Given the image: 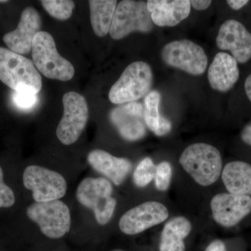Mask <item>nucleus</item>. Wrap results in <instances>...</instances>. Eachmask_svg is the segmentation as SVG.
I'll use <instances>...</instances> for the list:
<instances>
[{
	"mask_svg": "<svg viewBox=\"0 0 251 251\" xmlns=\"http://www.w3.org/2000/svg\"><path fill=\"white\" fill-rule=\"evenodd\" d=\"M0 80L14 92L37 94L42 78L30 59L0 47Z\"/></svg>",
	"mask_w": 251,
	"mask_h": 251,
	"instance_id": "obj_1",
	"label": "nucleus"
},
{
	"mask_svg": "<svg viewBox=\"0 0 251 251\" xmlns=\"http://www.w3.org/2000/svg\"><path fill=\"white\" fill-rule=\"evenodd\" d=\"M179 163L198 184L209 186L219 179L223 161L218 149L206 143L190 145L181 153Z\"/></svg>",
	"mask_w": 251,
	"mask_h": 251,
	"instance_id": "obj_2",
	"label": "nucleus"
},
{
	"mask_svg": "<svg viewBox=\"0 0 251 251\" xmlns=\"http://www.w3.org/2000/svg\"><path fill=\"white\" fill-rule=\"evenodd\" d=\"M31 52L34 66L44 76L60 81H69L74 77V66L59 54L53 37L47 31L36 34Z\"/></svg>",
	"mask_w": 251,
	"mask_h": 251,
	"instance_id": "obj_3",
	"label": "nucleus"
},
{
	"mask_svg": "<svg viewBox=\"0 0 251 251\" xmlns=\"http://www.w3.org/2000/svg\"><path fill=\"white\" fill-rule=\"evenodd\" d=\"M152 82V70L148 63L140 61L131 63L112 86L109 99L118 105L136 102L148 95Z\"/></svg>",
	"mask_w": 251,
	"mask_h": 251,
	"instance_id": "obj_4",
	"label": "nucleus"
},
{
	"mask_svg": "<svg viewBox=\"0 0 251 251\" xmlns=\"http://www.w3.org/2000/svg\"><path fill=\"white\" fill-rule=\"evenodd\" d=\"M111 183L103 177H87L77 187L76 198L82 205L93 211L97 222L102 226L111 220L117 201L112 197Z\"/></svg>",
	"mask_w": 251,
	"mask_h": 251,
	"instance_id": "obj_5",
	"label": "nucleus"
},
{
	"mask_svg": "<svg viewBox=\"0 0 251 251\" xmlns=\"http://www.w3.org/2000/svg\"><path fill=\"white\" fill-rule=\"evenodd\" d=\"M153 25L147 1L124 0L117 5L109 33L112 39L120 40L135 31L150 32Z\"/></svg>",
	"mask_w": 251,
	"mask_h": 251,
	"instance_id": "obj_6",
	"label": "nucleus"
},
{
	"mask_svg": "<svg viewBox=\"0 0 251 251\" xmlns=\"http://www.w3.org/2000/svg\"><path fill=\"white\" fill-rule=\"evenodd\" d=\"M27 215L39 226L41 232L50 239H59L70 230V210L59 200L32 203L27 207Z\"/></svg>",
	"mask_w": 251,
	"mask_h": 251,
	"instance_id": "obj_7",
	"label": "nucleus"
},
{
	"mask_svg": "<svg viewBox=\"0 0 251 251\" xmlns=\"http://www.w3.org/2000/svg\"><path fill=\"white\" fill-rule=\"evenodd\" d=\"M64 113L59 122L56 135L65 145L77 141L85 129L89 118V108L83 96L75 92L64 94L62 98Z\"/></svg>",
	"mask_w": 251,
	"mask_h": 251,
	"instance_id": "obj_8",
	"label": "nucleus"
},
{
	"mask_svg": "<svg viewBox=\"0 0 251 251\" xmlns=\"http://www.w3.org/2000/svg\"><path fill=\"white\" fill-rule=\"evenodd\" d=\"M161 58L169 67L193 75H202L207 67V56L204 49L186 39L166 44L162 49Z\"/></svg>",
	"mask_w": 251,
	"mask_h": 251,
	"instance_id": "obj_9",
	"label": "nucleus"
},
{
	"mask_svg": "<svg viewBox=\"0 0 251 251\" xmlns=\"http://www.w3.org/2000/svg\"><path fill=\"white\" fill-rule=\"evenodd\" d=\"M23 184L32 192L36 202L57 201L67 193V184L64 176L44 167H27L23 173Z\"/></svg>",
	"mask_w": 251,
	"mask_h": 251,
	"instance_id": "obj_10",
	"label": "nucleus"
},
{
	"mask_svg": "<svg viewBox=\"0 0 251 251\" xmlns=\"http://www.w3.org/2000/svg\"><path fill=\"white\" fill-rule=\"evenodd\" d=\"M168 215L164 204L154 201L147 202L127 211L120 219L119 227L123 233L135 235L164 222Z\"/></svg>",
	"mask_w": 251,
	"mask_h": 251,
	"instance_id": "obj_11",
	"label": "nucleus"
},
{
	"mask_svg": "<svg viewBox=\"0 0 251 251\" xmlns=\"http://www.w3.org/2000/svg\"><path fill=\"white\" fill-rule=\"evenodd\" d=\"M216 46L222 50L230 51L239 64H245L251 59V33L236 20L223 23L216 37Z\"/></svg>",
	"mask_w": 251,
	"mask_h": 251,
	"instance_id": "obj_12",
	"label": "nucleus"
},
{
	"mask_svg": "<svg viewBox=\"0 0 251 251\" xmlns=\"http://www.w3.org/2000/svg\"><path fill=\"white\" fill-rule=\"evenodd\" d=\"M213 218L226 227H233L251 212V197L232 193H219L211 201Z\"/></svg>",
	"mask_w": 251,
	"mask_h": 251,
	"instance_id": "obj_13",
	"label": "nucleus"
},
{
	"mask_svg": "<svg viewBox=\"0 0 251 251\" xmlns=\"http://www.w3.org/2000/svg\"><path fill=\"white\" fill-rule=\"evenodd\" d=\"M110 121L122 138L128 141H137L147 133L144 120V108L138 102L122 104L112 110Z\"/></svg>",
	"mask_w": 251,
	"mask_h": 251,
	"instance_id": "obj_14",
	"label": "nucleus"
},
{
	"mask_svg": "<svg viewBox=\"0 0 251 251\" xmlns=\"http://www.w3.org/2000/svg\"><path fill=\"white\" fill-rule=\"evenodd\" d=\"M41 18L34 8H25L21 14L17 28L5 34L3 40L10 50L21 55L27 54L32 50L33 40L40 32Z\"/></svg>",
	"mask_w": 251,
	"mask_h": 251,
	"instance_id": "obj_15",
	"label": "nucleus"
},
{
	"mask_svg": "<svg viewBox=\"0 0 251 251\" xmlns=\"http://www.w3.org/2000/svg\"><path fill=\"white\" fill-rule=\"evenodd\" d=\"M147 6L153 24L158 27H175L191 13L189 0H149Z\"/></svg>",
	"mask_w": 251,
	"mask_h": 251,
	"instance_id": "obj_16",
	"label": "nucleus"
},
{
	"mask_svg": "<svg viewBox=\"0 0 251 251\" xmlns=\"http://www.w3.org/2000/svg\"><path fill=\"white\" fill-rule=\"evenodd\" d=\"M239 67L231 54L221 52L216 54L208 70V80L213 90L228 92L239 78Z\"/></svg>",
	"mask_w": 251,
	"mask_h": 251,
	"instance_id": "obj_17",
	"label": "nucleus"
},
{
	"mask_svg": "<svg viewBox=\"0 0 251 251\" xmlns=\"http://www.w3.org/2000/svg\"><path fill=\"white\" fill-rule=\"evenodd\" d=\"M87 161L95 171L111 180L116 186L122 184L132 168L129 160L112 156L101 150L89 153Z\"/></svg>",
	"mask_w": 251,
	"mask_h": 251,
	"instance_id": "obj_18",
	"label": "nucleus"
},
{
	"mask_svg": "<svg viewBox=\"0 0 251 251\" xmlns=\"http://www.w3.org/2000/svg\"><path fill=\"white\" fill-rule=\"evenodd\" d=\"M222 180L229 193L251 196V165L243 161L227 163L222 171Z\"/></svg>",
	"mask_w": 251,
	"mask_h": 251,
	"instance_id": "obj_19",
	"label": "nucleus"
},
{
	"mask_svg": "<svg viewBox=\"0 0 251 251\" xmlns=\"http://www.w3.org/2000/svg\"><path fill=\"white\" fill-rule=\"evenodd\" d=\"M192 226L184 216L173 218L162 230L160 251H185L184 239L191 233Z\"/></svg>",
	"mask_w": 251,
	"mask_h": 251,
	"instance_id": "obj_20",
	"label": "nucleus"
},
{
	"mask_svg": "<svg viewBox=\"0 0 251 251\" xmlns=\"http://www.w3.org/2000/svg\"><path fill=\"white\" fill-rule=\"evenodd\" d=\"M117 5L115 0L89 1L91 23L96 35L103 37L110 32Z\"/></svg>",
	"mask_w": 251,
	"mask_h": 251,
	"instance_id": "obj_21",
	"label": "nucleus"
},
{
	"mask_svg": "<svg viewBox=\"0 0 251 251\" xmlns=\"http://www.w3.org/2000/svg\"><path fill=\"white\" fill-rule=\"evenodd\" d=\"M161 96L157 91L148 93L145 99L144 120L146 126L157 136L168 134L172 129V124L159 114Z\"/></svg>",
	"mask_w": 251,
	"mask_h": 251,
	"instance_id": "obj_22",
	"label": "nucleus"
},
{
	"mask_svg": "<svg viewBox=\"0 0 251 251\" xmlns=\"http://www.w3.org/2000/svg\"><path fill=\"white\" fill-rule=\"evenodd\" d=\"M41 3L50 16L59 21L70 18L75 8L74 1L70 0H42Z\"/></svg>",
	"mask_w": 251,
	"mask_h": 251,
	"instance_id": "obj_23",
	"label": "nucleus"
},
{
	"mask_svg": "<svg viewBox=\"0 0 251 251\" xmlns=\"http://www.w3.org/2000/svg\"><path fill=\"white\" fill-rule=\"evenodd\" d=\"M156 166L150 158H145L140 162L133 173V181L138 187L148 186L155 177Z\"/></svg>",
	"mask_w": 251,
	"mask_h": 251,
	"instance_id": "obj_24",
	"label": "nucleus"
},
{
	"mask_svg": "<svg viewBox=\"0 0 251 251\" xmlns=\"http://www.w3.org/2000/svg\"><path fill=\"white\" fill-rule=\"evenodd\" d=\"M173 169L171 165L167 161L160 163L156 166L155 175V185L157 189L161 191H166L171 185Z\"/></svg>",
	"mask_w": 251,
	"mask_h": 251,
	"instance_id": "obj_25",
	"label": "nucleus"
},
{
	"mask_svg": "<svg viewBox=\"0 0 251 251\" xmlns=\"http://www.w3.org/2000/svg\"><path fill=\"white\" fill-rule=\"evenodd\" d=\"M12 100L15 106L23 111L31 110L38 102L36 94L29 92H15Z\"/></svg>",
	"mask_w": 251,
	"mask_h": 251,
	"instance_id": "obj_26",
	"label": "nucleus"
},
{
	"mask_svg": "<svg viewBox=\"0 0 251 251\" xmlns=\"http://www.w3.org/2000/svg\"><path fill=\"white\" fill-rule=\"evenodd\" d=\"M16 202L14 193L11 188L5 184L2 169L0 167V208H9Z\"/></svg>",
	"mask_w": 251,
	"mask_h": 251,
	"instance_id": "obj_27",
	"label": "nucleus"
},
{
	"mask_svg": "<svg viewBox=\"0 0 251 251\" xmlns=\"http://www.w3.org/2000/svg\"><path fill=\"white\" fill-rule=\"evenodd\" d=\"M191 6L198 11H204L209 8L211 4L210 0H192L190 1Z\"/></svg>",
	"mask_w": 251,
	"mask_h": 251,
	"instance_id": "obj_28",
	"label": "nucleus"
},
{
	"mask_svg": "<svg viewBox=\"0 0 251 251\" xmlns=\"http://www.w3.org/2000/svg\"><path fill=\"white\" fill-rule=\"evenodd\" d=\"M241 138L244 143L251 146V123L244 127L241 133Z\"/></svg>",
	"mask_w": 251,
	"mask_h": 251,
	"instance_id": "obj_29",
	"label": "nucleus"
},
{
	"mask_svg": "<svg viewBox=\"0 0 251 251\" xmlns=\"http://www.w3.org/2000/svg\"><path fill=\"white\" fill-rule=\"evenodd\" d=\"M205 251H226V245L222 241L215 240L211 243Z\"/></svg>",
	"mask_w": 251,
	"mask_h": 251,
	"instance_id": "obj_30",
	"label": "nucleus"
},
{
	"mask_svg": "<svg viewBox=\"0 0 251 251\" xmlns=\"http://www.w3.org/2000/svg\"><path fill=\"white\" fill-rule=\"evenodd\" d=\"M227 3L231 9L234 11H238L249 4V1L248 0H228L227 1Z\"/></svg>",
	"mask_w": 251,
	"mask_h": 251,
	"instance_id": "obj_31",
	"label": "nucleus"
},
{
	"mask_svg": "<svg viewBox=\"0 0 251 251\" xmlns=\"http://www.w3.org/2000/svg\"><path fill=\"white\" fill-rule=\"evenodd\" d=\"M244 88H245V92L247 97L251 102V74L246 79L245 83H244Z\"/></svg>",
	"mask_w": 251,
	"mask_h": 251,
	"instance_id": "obj_32",
	"label": "nucleus"
},
{
	"mask_svg": "<svg viewBox=\"0 0 251 251\" xmlns=\"http://www.w3.org/2000/svg\"><path fill=\"white\" fill-rule=\"evenodd\" d=\"M8 1H6V0H0V3H6Z\"/></svg>",
	"mask_w": 251,
	"mask_h": 251,
	"instance_id": "obj_33",
	"label": "nucleus"
},
{
	"mask_svg": "<svg viewBox=\"0 0 251 251\" xmlns=\"http://www.w3.org/2000/svg\"><path fill=\"white\" fill-rule=\"evenodd\" d=\"M112 251H125L120 250V249H117V250H114Z\"/></svg>",
	"mask_w": 251,
	"mask_h": 251,
	"instance_id": "obj_34",
	"label": "nucleus"
}]
</instances>
